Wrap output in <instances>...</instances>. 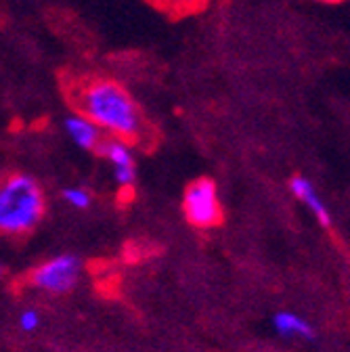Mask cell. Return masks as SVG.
Returning a JSON list of instances; mask_svg holds the SVG:
<instances>
[{
  "label": "cell",
  "instance_id": "cell-1",
  "mask_svg": "<svg viewBox=\"0 0 350 352\" xmlns=\"http://www.w3.org/2000/svg\"><path fill=\"white\" fill-rule=\"evenodd\" d=\"M76 111L99 124L105 135L128 141L130 145H147L151 139L149 124L126 88L111 78H82L69 88Z\"/></svg>",
  "mask_w": 350,
  "mask_h": 352
},
{
  "label": "cell",
  "instance_id": "cell-2",
  "mask_svg": "<svg viewBox=\"0 0 350 352\" xmlns=\"http://www.w3.org/2000/svg\"><path fill=\"white\" fill-rule=\"evenodd\" d=\"M47 204L40 185L28 174H9L0 187V229L7 235L30 233L45 216Z\"/></svg>",
  "mask_w": 350,
  "mask_h": 352
},
{
  "label": "cell",
  "instance_id": "cell-3",
  "mask_svg": "<svg viewBox=\"0 0 350 352\" xmlns=\"http://www.w3.org/2000/svg\"><path fill=\"white\" fill-rule=\"evenodd\" d=\"M183 212L197 229H212L223 223V206L216 183L210 179L193 181L183 197Z\"/></svg>",
  "mask_w": 350,
  "mask_h": 352
},
{
  "label": "cell",
  "instance_id": "cell-4",
  "mask_svg": "<svg viewBox=\"0 0 350 352\" xmlns=\"http://www.w3.org/2000/svg\"><path fill=\"white\" fill-rule=\"evenodd\" d=\"M78 275H80V260L72 254H63L42 262L40 267L32 271L30 279L40 289L63 294L78 283Z\"/></svg>",
  "mask_w": 350,
  "mask_h": 352
},
{
  "label": "cell",
  "instance_id": "cell-5",
  "mask_svg": "<svg viewBox=\"0 0 350 352\" xmlns=\"http://www.w3.org/2000/svg\"><path fill=\"white\" fill-rule=\"evenodd\" d=\"M113 168V179L122 189H133L137 179V168H135V155L130 149V143L118 137H105L99 151Z\"/></svg>",
  "mask_w": 350,
  "mask_h": 352
},
{
  "label": "cell",
  "instance_id": "cell-6",
  "mask_svg": "<svg viewBox=\"0 0 350 352\" xmlns=\"http://www.w3.org/2000/svg\"><path fill=\"white\" fill-rule=\"evenodd\" d=\"M63 126H65L67 137L80 149H86V151H99V147H101V143L105 139V130L99 124H95L91 118H86L84 113H80V111L67 116Z\"/></svg>",
  "mask_w": 350,
  "mask_h": 352
},
{
  "label": "cell",
  "instance_id": "cell-7",
  "mask_svg": "<svg viewBox=\"0 0 350 352\" xmlns=\"http://www.w3.org/2000/svg\"><path fill=\"white\" fill-rule=\"evenodd\" d=\"M289 189L306 208H309L315 214V218L319 220L323 227H331V214L327 212V208H325L323 199L319 197L315 185L309 179H306V176H300V174L294 176V179L289 181Z\"/></svg>",
  "mask_w": 350,
  "mask_h": 352
},
{
  "label": "cell",
  "instance_id": "cell-8",
  "mask_svg": "<svg viewBox=\"0 0 350 352\" xmlns=\"http://www.w3.org/2000/svg\"><path fill=\"white\" fill-rule=\"evenodd\" d=\"M273 327L283 338L300 336L304 340H315V329L309 323H306L302 317H298L294 313H277L273 317Z\"/></svg>",
  "mask_w": 350,
  "mask_h": 352
},
{
  "label": "cell",
  "instance_id": "cell-9",
  "mask_svg": "<svg viewBox=\"0 0 350 352\" xmlns=\"http://www.w3.org/2000/svg\"><path fill=\"white\" fill-rule=\"evenodd\" d=\"M153 7H157L160 11H166L170 15H189V13H197L206 7L208 0H149Z\"/></svg>",
  "mask_w": 350,
  "mask_h": 352
},
{
  "label": "cell",
  "instance_id": "cell-10",
  "mask_svg": "<svg viewBox=\"0 0 350 352\" xmlns=\"http://www.w3.org/2000/svg\"><path fill=\"white\" fill-rule=\"evenodd\" d=\"M63 199L69 206L78 208V210H86V208L91 206V201H93L91 193L86 191V189H82V187H69V189H65L63 191Z\"/></svg>",
  "mask_w": 350,
  "mask_h": 352
},
{
  "label": "cell",
  "instance_id": "cell-11",
  "mask_svg": "<svg viewBox=\"0 0 350 352\" xmlns=\"http://www.w3.org/2000/svg\"><path fill=\"white\" fill-rule=\"evenodd\" d=\"M38 323H40V315L36 311H32V308L19 317V325L23 331H34L38 327Z\"/></svg>",
  "mask_w": 350,
  "mask_h": 352
},
{
  "label": "cell",
  "instance_id": "cell-12",
  "mask_svg": "<svg viewBox=\"0 0 350 352\" xmlns=\"http://www.w3.org/2000/svg\"><path fill=\"white\" fill-rule=\"evenodd\" d=\"M319 3H331V5H338V3H344V0H319Z\"/></svg>",
  "mask_w": 350,
  "mask_h": 352
}]
</instances>
